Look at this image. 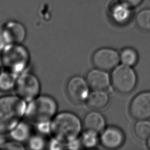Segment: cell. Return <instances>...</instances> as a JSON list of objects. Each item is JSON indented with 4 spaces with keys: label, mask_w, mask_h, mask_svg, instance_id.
<instances>
[{
    "label": "cell",
    "mask_w": 150,
    "mask_h": 150,
    "mask_svg": "<svg viewBox=\"0 0 150 150\" xmlns=\"http://www.w3.org/2000/svg\"><path fill=\"white\" fill-rule=\"evenodd\" d=\"M25 117L28 122L35 125L39 131L50 133V124L57 114V104L52 97L39 96L28 102Z\"/></svg>",
    "instance_id": "obj_1"
},
{
    "label": "cell",
    "mask_w": 150,
    "mask_h": 150,
    "mask_svg": "<svg viewBox=\"0 0 150 150\" xmlns=\"http://www.w3.org/2000/svg\"><path fill=\"white\" fill-rule=\"evenodd\" d=\"M26 105L16 95L0 97V134L9 133L22 121Z\"/></svg>",
    "instance_id": "obj_2"
},
{
    "label": "cell",
    "mask_w": 150,
    "mask_h": 150,
    "mask_svg": "<svg viewBox=\"0 0 150 150\" xmlns=\"http://www.w3.org/2000/svg\"><path fill=\"white\" fill-rule=\"evenodd\" d=\"M83 123L73 112L63 111L56 114L50 124V134L52 138L66 145L70 139L80 134Z\"/></svg>",
    "instance_id": "obj_3"
},
{
    "label": "cell",
    "mask_w": 150,
    "mask_h": 150,
    "mask_svg": "<svg viewBox=\"0 0 150 150\" xmlns=\"http://www.w3.org/2000/svg\"><path fill=\"white\" fill-rule=\"evenodd\" d=\"M29 62V53L22 44L2 45L0 51L2 68L19 75L25 71Z\"/></svg>",
    "instance_id": "obj_4"
},
{
    "label": "cell",
    "mask_w": 150,
    "mask_h": 150,
    "mask_svg": "<svg viewBox=\"0 0 150 150\" xmlns=\"http://www.w3.org/2000/svg\"><path fill=\"white\" fill-rule=\"evenodd\" d=\"M137 75L132 67L118 64L111 74V84L114 89L121 93L128 94L135 88L137 83Z\"/></svg>",
    "instance_id": "obj_5"
},
{
    "label": "cell",
    "mask_w": 150,
    "mask_h": 150,
    "mask_svg": "<svg viewBox=\"0 0 150 150\" xmlns=\"http://www.w3.org/2000/svg\"><path fill=\"white\" fill-rule=\"evenodd\" d=\"M13 90L15 95L28 103L39 96L40 84L35 74L24 71L18 76Z\"/></svg>",
    "instance_id": "obj_6"
},
{
    "label": "cell",
    "mask_w": 150,
    "mask_h": 150,
    "mask_svg": "<svg viewBox=\"0 0 150 150\" xmlns=\"http://www.w3.org/2000/svg\"><path fill=\"white\" fill-rule=\"evenodd\" d=\"M66 90L69 98L75 104L86 101L90 93V87L86 79L80 76H73L68 80Z\"/></svg>",
    "instance_id": "obj_7"
},
{
    "label": "cell",
    "mask_w": 150,
    "mask_h": 150,
    "mask_svg": "<svg viewBox=\"0 0 150 150\" xmlns=\"http://www.w3.org/2000/svg\"><path fill=\"white\" fill-rule=\"evenodd\" d=\"M92 62L96 68L107 71L112 70L120 62V53L112 48H100L93 53Z\"/></svg>",
    "instance_id": "obj_8"
},
{
    "label": "cell",
    "mask_w": 150,
    "mask_h": 150,
    "mask_svg": "<svg viewBox=\"0 0 150 150\" xmlns=\"http://www.w3.org/2000/svg\"><path fill=\"white\" fill-rule=\"evenodd\" d=\"M26 29L21 23L11 21L6 22L1 29V40L2 45L22 44L26 38Z\"/></svg>",
    "instance_id": "obj_9"
},
{
    "label": "cell",
    "mask_w": 150,
    "mask_h": 150,
    "mask_svg": "<svg viewBox=\"0 0 150 150\" xmlns=\"http://www.w3.org/2000/svg\"><path fill=\"white\" fill-rule=\"evenodd\" d=\"M129 112L137 120L150 118V91H143L136 95L129 105Z\"/></svg>",
    "instance_id": "obj_10"
},
{
    "label": "cell",
    "mask_w": 150,
    "mask_h": 150,
    "mask_svg": "<svg viewBox=\"0 0 150 150\" xmlns=\"http://www.w3.org/2000/svg\"><path fill=\"white\" fill-rule=\"evenodd\" d=\"M124 134L118 127L115 126L105 127L100 132V143L105 148L117 149L124 144Z\"/></svg>",
    "instance_id": "obj_11"
},
{
    "label": "cell",
    "mask_w": 150,
    "mask_h": 150,
    "mask_svg": "<svg viewBox=\"0 0 150 150\" xmlns=\"http://www.w3.org/2000/svg\"><path fill=\"white\" fill-rule=\"evenodd\" d=\"M86 80L90 88L93 90H105L111 84V76L108 72L97 68L89 71Z\"/></svg>",
    "instance_id": "obj_12"
},
{
    "label": "cell",
    "mask_w": 150,
    "mask_h": 150,
    "mask_svg": "<svg viewBox=\"0 0 150 150\" xmlns=\"http://www.w3.org/2000/svg\"><path fill=\"white\" fill-rule=\"evenodd\" d=\"M105 120L103 114L97 110H94L85 115L83 125L86 129L100 133L105 128Z\"/></svg>",
    "instance_id": "obj_13"
},
{
    "label": "cell",
    "mask_w": 150,
    "mask_h": 150,
    "mask_svg": "<svg viewBox=\"0 0 150 150\" xmlns=\"http://www.w3.org/2000/svg\"><path fill=\"white\" fill-rule=\"evenodd\" d=\"M109 100V96L105 90H95L90 92L86 103L91 109L99 110L105 108L108 105Z\"/></svg>",
    "instance_id": "obj_14"
},
{
    "label": "cell",
    "mask_w": 150,
    "mask_h": 150,
    "mask_svg": "<svg viewBox=\"0 0 150 150\" xmlns=\"http://www.w3.org/2000/svg\"><path fill=\"white\" fill-rule=\"evenodd\" d=\"M132 8L118 2L111 7L110 15L113 21L119 25H123L128 22L131 16Z\"/></svg>",
    "instance_id": "obj_15"
},
{
    "label": "cell",
    "mask_w": 150,
    "mask_h": 150,
    "mask_svg": "<svg viewBox=\"0 0 150 150\" xmlns=\"http://www.w3.org/2000/svg\"><path fill=\"white\" fill-rule=\"evenodd\" d=\"M18 76L2 67L0 70V91H8L13 89Z\"/></svg>",
    "instance_id": "obj_16"
},
{
    "label": "cell",
    "mask_w": 150,
    "mask_h": 150,
    "mask_svg": "<svg viewBox=\"0 0 150 150\" xmlns=\"http://www.w3.org/2000/svg\"><path fill=\"white\" fill-rule=\"evenodd\" d=\"M30 131V128L28 124L21 121L9 134L14 141L21 142L29 138Z\"/></svg>",
    "instance_id": "obj_17"
},
{
    "label": "cell",
    "mask_w": 150,
    "mask_h": 150,
    "mask_svg": "<svg viewBox=\"0 0 150 150\" xmlns=\"http://www.w3.org/2000/svg\"><path fill=\"white\" fill-rule=\"evenodd\" d=\"M98 134L93 131L86 129L81 134L80 137L82 146L89 149L95 148L100 142V136Z\"/></svg>",
    "instance_id": "obj_18"
},
{
    "label": "cell",
    "mask_w": 150,
    "mask_h": 150,
    "mask_svg": "<svg viewBox=\"0 0 150 150\" xmlns=\"http://www.w3.org/2000/svg\"><path fill=\"white\" fill-rule=\"evenodd\" d=\"M120 59L122 64L132 67L138 60V54L134 49L126 47L120 53Z\"/></svg>",
    "instance_id": "obj_19"
},
{
    "label": "cell",
    "mask_w": 150,
    "mask_h": 150,
    "mask_svg": "<svg viewBox=\"0 0 150 150\" xmlns=\"http://www.w3.org/2000/svg\"><path fill=\"white\" fill-rule=\"evenodd\" d=\"M134 131L136 136L142 140H146L150 137V121L148 120H138Z\"/></svg>",
    "instance_id": "obj_20"
},
{
    "label": "cell",
    "mask_w": 150,
    "mask_h": 150,
    "mask_svg": "<svg viewBox=\"0 0 150 150\" xmlns=\"http://www.w3.org/2000/svg\"><path fill=\"white\" fill-rule=\"evenodd\" d=\"M137 26L144 31L150 30V9H144L140 11L135 18Z\"/></svg>",
    "instance_id": "obj_21"
},
{
    "label": "cell",
    "mask_w": 150,
    "mask_h": 150,
    "mask_svg": "<svg viewBox=\"0 0 150 150\" xmlns=\"http://www.w3.org/2000/svg\"><path fill=\"white\" fill-rule=\"evenodd\" d=\"M29 145L30 148L35 149H42L44 146V141L42 138L36 136L33 137L29 139Z\"/></svg>",
    "instance_id": "obj_22"
},
{
    "label": "cell",
    "mask_w": 150,
    "mask_h": 150,
    "mask_svg": "<svg viewBox=\"0 0 150 150\" xmlns=\"http://www.w3.org/2000/svg\"><path fill=\"white\" fill-rule=\"evenodd\" d=\"M82 146L80 138L78 137L72 138L66 143V148L70 149H79Z\"/></svg>",
    "instance_id": "obj_23"
},
{
    "label": "cell",
    "mask_w": 150,
    "mask_h": 150,
    "mask_svg": "<svg viewBox=\"0 0 150 150\" xmlns=\"http://www.w3.org/2000/svg\"><path fill=\"white\" fill-rule=\"evenodd\" d=\"M118 1L133 9L139 6L143 0H118Z\"/></svg>",
    "instance_id": "obj_24"
},
{
    "label": "cell",
    "mask_w": 150,
    "mask_h": 150,
    "mask_svg": "<svg viewBox=\"0 0 150 150\" xmlns=\"http://www.w3.org/2000/svg\"><path fill=\"white\" fill-rule=\"evenodd\" d=\"M146 145L148 148L150 149V137L146 140Z\"/></svg>",
    "instance_id": "obj_25"
},
{
    "label": "cell",
    "mask_w": 150,
    "mask_h": 150,
    "mask_svg": "<svg viewBox=\"0 0 150 150\" xmlns=\"http://www.w3.org/2000/svg\"><path fill=\"white\" fill-rule=\"evenodd\" d=\"M0 43H1V42H0ZM0 45H1V43H0Z\"/></svg>",
    "instance_id": "obj_26"
}]
</instances>
